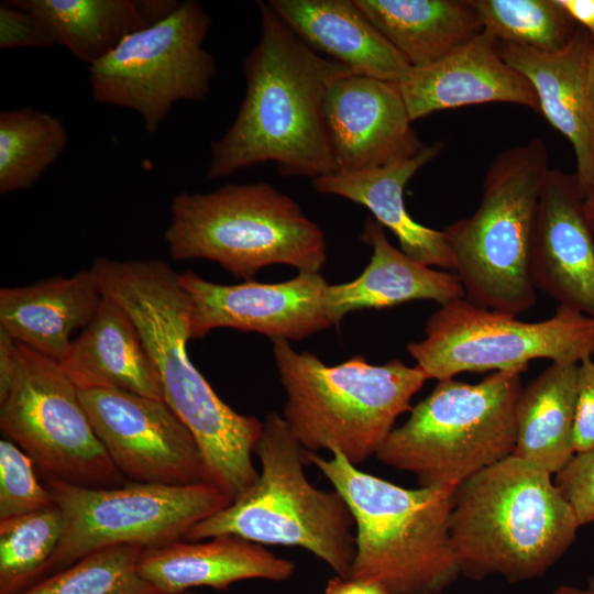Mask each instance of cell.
I'll list each match as a JSON object with an SVG mask.
<instances>
[{"label": "cell", "mask_w": 594, "mask_h": 594, "mask_svg": "<svg viewBox=\"0 0 594 594\" xmlns=\"http://www.w3.org/2000/svg\"><path fill=\"white\" fill-rule=\"evenodd\" d=\"M90 271L102 296L130 315L160 376L163 400L193 433L204 482L232 501L258 479L252 455L263 421L226 404L187 353L191 304L179 274L157 258L97 257Z\"/></svg>", "instance_id": "6da1fadb"}, {"label": "cell", "mask_w": 594, "mask_h": 594, "mask_svg": "<svg viewBox=\"0 0 594 594\" xmlns=\"http://www.w3.org/2000/svg\"><path fill=\"white\" fill-rule=\"evenodd\" d=\"M257 8L260 36L243 63L245 96L232 124L211 144L207 175L227 177L267 162L285 176L336 173L324 99L333 80L353 72L309 47L267 1Z\"/></svg>", "instance_id": "7a4b0ae2"}, {"label": "cell", "mask_w": 594, "mask_h": 594, "mask_svg": "<svg viewBox=\"0 0 594 594\" xmlns=\"http://www.w3.org/2000/svg\"><path fill=\"white\" fill-rule=\"evenodd\" d=\"M576 514L544 469L515 455L454 490L450 536L460 572L510 583L543 575L572 546Z\"/></svg>", "instance_id": "3957f363"}, {"label": "cell", "mask_w": 594, "mask_h": 594, "mask_svg": "<svg viewBox=\"0 0 594 594\" xmlns=\"http://www.w3.org/2000/svg\"><path fill=\"white\" fill-rule=\"evenodd\" d=\"M306 452L348 504L355 557L350 578L389 594H441L461 574L450 536L455 487L405 488L359 470L340 452Z\"/></svg>", "instance_id": "277c9868"}, {"label": "cell", "mask_w": 594, "mask_h": 594, "mask_svg": "<svg viewBox=\"0 0 594 594\" xmlns=\"http://www.w3.org/2000/svg\"><path fill=\"white\" fill-rule=\"evenodd\" d=\"M273 354L292 435L305 450L338 451L355 466L376 455L427 381L418 366L397 359L374 365L354 355L327 365L286 340L273 341Z\"/></svg>", "instance_id": "5b68a950"}, {"label": "cell", "mask_w": 594, "mask_h": 594, "mask_svg": "<svg viewBox=\"0 0 594 594\" xmlns=\"http://www.w3.org/2000/svg\"><path fill=\"white\" fill-rule=\"evenodd\" d=\"M306 452L284 418L270 413L254 454L256 482L229 506L196 524L185 541L234 535L258 544L300 547L338 576L350 578L355 557L354 520L336 491L316 488L307 479Z\"/></svg>", "instance_id": "8992f818"}, {"label": "cell", "mask_w": 594, "mask_h": 594, "mask_svg": "<svg viewBox=\"0 0 594 594\" xmlns=\"http://www.w3.org/2000/svg\"><path fill=\"white\" fill-rule=\"evenodd\" d=\"M169 210L164 239L175 261H213L237 278L252 280L272 264L319 272L327 260L320 227L292 197L267 183L180 191Z\"/></svg>", "instance_id": "52a82bcc"}, {"label": "cell", "mask_w": 594, "mask_h": 594, "mask_svg": "<svg viewBox=\"0 0 594 594\" xmlns=\"http://www.w3.org/2000/svg\"><path fill=\"white\" fill-rule=\"evenodd\" d=\"M549 169L540 139L503 151L487 168L475 212L442 230L470 302L513 316L536 304L530 255Z\"/></svg>", "instance_id": "ba28073f"}, {"label": "cell", "mask_w": 594, "mask_h": 594, "mask_svg": "<svg viewBox=\"0 0 594 594\" xmlns=\"http://www.w3.org/2000/svg\"><path fill=\"white\" fill-rule=\"evenodd\" d=\"M521 391L519 371L493 372L475 384L438 381L376 457L415 474L420 486L457 487L513 454Z\"/></svg>", "instance_id": "9c48e42d"}, {"label": "cell", "mask_w": 594, "mask_h": 594, "mask_svg": "<svg viewBox=\"0 0 594 594\" xmlns=\"http://www.w3.org/2000/svg\"><path fill=\"white\" fill-rule=\"evenodd\" d=\"M427 380L452 378L463 372L519 371L532 360L579 363L594 355V319L560 306L546 320L483 308L465 298L433 312L425 338L407 345Z\"/></svg>", "instance_id": "30bf717a"}, {"label": "cell", "mask_w": 594, "mask_h": 594, "mask_svg": "<svg viewBox=\"0 0 594 594\" xmlns=\"http://www.w3.org/2000/svg\"><path fill=\"white\" fill-rule=\"evenodd\" d=\"M45 485L64 516L63 536L45 578L106 548L152 549L184 540L196 524L232 503L205 482L94 488L47 480Z\"/></svg>", "instance_id": "8fae6325"}, {"label": "cell", "mask_w": 594, "mask_h": 594, "mask_svg": "<svg viewBox=\"0 0 594 594\" xmlns=\"http://www.w3.org/2000/svg\"><path fill=\"white\" fill-rule=\"evenodd\" d=\"M211 16L197 0H185L166 18L125 37L88 66L97 103L140 114L155 133L179 101H201L211 91L217 63L205 46Z\"/></svg>", "instance_id": "7c38bea8"}, {"label": "cell", "mask_w": 594, "mask_h": 594, "mask_svg": "<svg viewBox=\"0 0 594 594\" xmlns=\"http://www.w3.org/2000/svg\"><path fill=\"white\" fill-rule=\"evenodd\" d=\"M12 383L0 397V430L33 461L47 480L76 486L108 488L123 485L95 433L78 388L56 361L16 342Z\"/></svg>", "instance_id": "4fadbf2b"}, {"label": "cell", "mask_w": 594, "mask_h": 594, "mask_svg": "<svg viewBox=\"0 0 594 594\" xmlns=\"http://www.w3.org/2000/svg\"><path fill=\"white\" fill-rule=\"evenodd\" d=\"M92 429L117 470L132 482H204L197 442L163 400L111 389H78Z\"/></svg>", "instance_id": "5bb4252c"}, {"label": "cell", "mask_w": 594, "mask_h": 594, "mask_svg": "<svg viewBox=\"0 0 594 594\" xmlns=\"http://www.w3.org/2000/svg\"><path fill=\"white\" fill-rule=\"evenodd\" d=\"M179 283L190 298L191 340L233 328L272 341H297L334 324L326 307L329 284L319 272H299L282 283L222 285L187 271Z\"/></svg>", "instance_id": "9a60e30c"}, {"label": "cell", "mask_w": 594, "mask_h": 594, "mask_svg": "<svg viewBox=\"0 0 594 594\" xmlns=\"http://www.w3.org/2000/svg\"><path fill=\"white\" fill-rule=\"evenodd\" d=\"M323 114L338 170L386 166L410 158L426 146L411 128L394 82L353 73L343 75L330 85Z\"/></svg>", "instance_id": "2e32d148"}, {"label": "cell", "mask_w": 594, "mask_h": 594, "mask_svg": "<svg viewBox=\"0 0 594 594\" xmlns=\"http://www.w3.org/2000/svg\"><path fill=\"white\" fill-rule=\"evenodd\" d=\"M536 289L594 319V232L575 174L549 169L540 194L530 255Z\"/></svg>", "instance_id": "e0dca14e"}, {"label": "cell", "mask_w": 594, "mask_h": 594, "mask_svg": "<svg viewBox=\"0 0 594 594\" xmlns=\"http://www.w3.org/2000/svg\"><path fill=\"white\" fill-rule=\"evenodd\" d=\"M397 86L411 121L487 102L515 103L540 113L532 85L504 61L498 41L485 31L431 65L411 66Z\"/></svg>", "instance_id": "ac0fdd59"}, {"label": "cell", "mask_w": 594, "mask_h": 594, "mask_svg": "<svg viewBox=\"0 0 594 594\" xmlns=\"http://www.w3.org/2000/svg\"><path fill=\"white\" fill-rule=\"evenodd\" d=\"M592 35L578 26L570 43L554 53L498 42L504 61L532 85L540 112L572 144L582 197L594 184V117L587 97Z\"/></svg>", "instance_id": "d6986e66"}, {"label": "cell", "mask_w": 594, "mask_h": 594, "mask_svg": "<svg viewBox=\"0 0 594 594\" xmlns=\"http://www.w3.org/2000/svg\"><path fill=\"white\" fill-rule=\"evenodd\" d=\"M294 570L292 561L234 535L143 549L138 562L141 578L161 594H178L197 586L224 591L250 579L285 581Z\"/></svg>", "instance_id": "ffe728a7"}, {"label": "cell", "mask_w": 594, "mask_h": 594, "mask_svg": "<svg viewBox=\"0 0 594 594\" xmlns=\"http://www.w3.org/2000/svg\"><path fill=\"white\" fill-rule=\"evenodd\" d=\"M267 2L309 47L354 74L398 84L411 67L354 0Z\"/></svg>", "instance_id": "44dd1931"}, {"label": "cell", "mask_w": 594, "mask_h": 594, "mask_svg": "<svg viewBox=\"0 0 594 594\" xmlns=\"http://www.w3.org/2000/svg\"><path fill=\"white\" fill-rule=\"evenodd\" d=\"M102 295L90 270L0 289V329L57 363L72 334L94 318Z\"/></svg>", "instance_id": "7402d4cb"}, {"label": "cell", "mask_w": 594, "mask_h": 594, "mask_svg": "<svg viewBox=\"0 0 594 594\" xmlns=\"http://www.w3.org/2000/svg\"><path fill=\"white\" fill-rule=\"evenodd\" d=\"M58 364L78 389L111 388L163 399L156 366L136 326L109 297L102 296Z\"/></svg>", "instance_id": "603a6c76"}, {"label": "cell", "mask_w": 594, "mask_h": 594, "mask_svg": "<svg viewBox=\"0 0 594 594\" xmlns=\"http://www.w3.org/2000/svg\"><path fill=\"white\" fill-rule=\"evenodd\" d=\"M361 240L373 250L367 266L355 279L329 285L327 289L326 307L334 324L354 310L422 299L442 306L464 298L463 286L454 272L435 270L396 249L375 219H366Z\"/></svg>", "instance_id": "cb8c5ba5"}, {"label": "cell", "mask_w": 594, "mask_h": 594, "mask_svg": "<svg viewBox=\"0 0 594 594\" xmlns=\"http://www.w3.org/2000/svg\"><path fill=\"white\" fill-rule=\"evenodd\" d=\"M441 150V143L429 144L410 158L377 168L338 170L312 179V186L320 194L342 197L367 208L381 226L396 235L400 250L410 257L453 272V258L443 231L416 222L404 201L409 179Z\"/></svg>", "instance_id": "d4e9b609"}, {"label": "cell", "mask_w": 594, "mask_h": 594, "mask_svg": "<svg viewBox=\"0 0 594 594\" xmlns=\"http://www.w3.org/2000/svg\"><path fill=\"white\" fill-rule=\"evenodd\" d=\"M31 13L55 45L88 66L129 35L160 22L177 0H9Z\"/></svg>", "instance_id": "484cf974"}, {"label": "cell", "mask_w": 594, "mask_h": 594, "mask_svg": "<svg viewBox=\"0 0 594 594\" xmlns=\"http://www.w3.org/2000/svg\"><path fill=\"white\" fill-rule=\"evenodd\" d=\"M413 67L448 56L483 32L471 0H354Z\"/></svg>", "instance_id": "4316f807"}, {"label": "cell", "mask_w": 594, "mask_h": 594, "mask_svg": "<svg viewBox=\"0 0 594 594\" xmlns=\"http://www.w3.org/2000/svg\"><path fill=\"white\" fill-rule=\"evenodd\" d=\"M579 363L552 362L522 387L512 455L552 475L574 457L573 428Z\"/></svg>", "instance_id": "83f0119b"}, {"label": "cell", "mask_w": 594, "mask_h": 594, "mask_svg": "<svg viewBox=\"0 0 594 594\" xmlns=\"http://www.w3.org/2000/svg\"><path fill=\"white\" fill-rule=\"evenodd\" d=\"M68 143L62 120L33 107L0 112V194L33 187Z\"/></svg>", "instance_id": "f1b7e54d"}, {"label": "cell", "mask_w": 594, "mask_h": 594, "mask_svg": "<svg viewBox=\"0 0 594 594\" xmlns=\"http://www.w3.org/2000/svg\"><path fill=\"white\" fill-rule=\"evenodd\" d=\"M63 531L64 516L55 503L0 519V594H16L44 579Z\"/></svg>", "instance_id": "f546056e"}, {"label": "cell", "mask_w": 594, "mask_h": 594, "mask_svg": "<svg viewBox=\"0 0 594 594\" xmlns=\"http://www.w3.org/2000/svg\"><path fill=\"white\" fill-rule=\"evenodd\" d=\"M483 31L498 42L554 53L572 40L579 24L558 0H471Z\"/></svg>", "instance_id": "4dcf8cb0"}, {"label": "cell", "mask_w": 594, "mask_h": 594, "mask_svg": "<svg viewBox=\"0 0 594 594\" xmlns=\"http://www.w3.org/2000/svg\"><path fill=\"white\" fill-rule=\"evenodd\" d=\"M142 551L138 546L102 549L16 594H161L139 574Z\"/></svg>", "instance_id": "1f68e13d"}, {"label": "cell", "mask_w": 594, "mask_h": 594, "mask_svg": "<svg viewBox=\"0 0 594 594\" xmlns=\"http://www.w3.org/2000/svg\"><path fill=\"white\" fill-rule=\"evenodd\" d=\"M30 457L12 441H0V519L32 513L54 504L37 479Z\"/></svg>", "instance_id": "d6a6232c"}, {"label": "cell", "mask_w": 594, "mask_h": 594, "mask_svg": "<svg viewBox=\"0 0 594 594\" xmlns=\"http://www.w3.org/2000/svg\"><path fill=\"white\" fill-rule=\"evenodd\" d=\"M554 483L584 526L594 522V449L574 454L556 474Z\"/></svg>", "instance_id": "836d02e7"}, {"label": "cell", "mask_w": 594, "mask_h": 594, "mask_svg": "<svg viewBox=\"0 0 594 594\" xmlns=\"http://www.w3.org/2000/svg\"><path fill=\"white\" fill-rule=\"evenodd\" d=\"M54 44L40 22L9 0L0 4V50L51 48Z\"/></svg>", "instance_id": "e575fe53"}, {"label": "cell", "mask_w": 594, "mask_h": 594, "mask_svg": "<svg viewBox=\"0 0 594 594\" xmlns=\"http://www.w3.org/2000/svg\"><path fill=\"white\" fill-rule=\"evenodd\" d=\"M573 441L575 454L594 449V360L592 358L578 364Z\"/></svg>", "instance_id": "d590c367"}, {"label": "cell", "mask_w": 594, "mask_h": 594, "mask_svg": "<svg viewBox=\"0 0 594 594\" xmlns=\"http://www.w3.org/2000/svg\"><path fill=\"white\" fill-rule=\"evenodd\" d=\"M16 363V341L0 329V397L4 396L12 383Z\"/></svg>", "instance_id": "8d00e7d4"}, {"label": "cell", "mask_w": 594, "mask_h": 594, "mask_svg": "<svg viewBox=\"0 0 594 594\" xmlns=\"http://www.w3.org/2000/svg\"><path fill=\"white\" fill-rule=\"evenodd\" d=\"M324 594H389L381 584L355 579L336 576L326 587Z\"/></svg>", "instance_id": "74e56055"}, {"label": "cell", "mask_w": 594, "mask_h": 594, "mask_svg": "<svg viewBox=\"0 0 594 594\" xmlns=\"http://www.w3.org/2000/svg\"><path fill=\"white\" fill-rule=\"evenodd\" d=\"M558 2L594 38V0H558Z\"/></svg>", "instance_id": "f35d334b"}, {"label": "cell", "mask_w": 594, "mask_h": 594, "mask_svg": "<svg viewBox=\"0 0 594 594\" xmlns=\"http://www.w3.org/2000/svg\"><path fill=\"white\" fill-rule=\"evenodd\" d=\"M587 97L594 117V42L590 50L587 64Z\"/></svg>", "instance_id": "ab89813d"}, {"label": "cell", "mask_w": 594, "mask_h": 594, "mask_svg": "<svg viewBox=\"0 0 594 594\" xmlns=\"http://www.w3.org/2000/svg\"><path fill=\"white\" fill-rule=\"evenodd\" d=\"M553 594H594V575L588 579L587 585L583 588L560 585L554 590Z\"/></svg>", "instance_id": "60d3db41"}, {"label": "cell", "mask_w": 594, "mask_h": 594, "mask_svg": "<svg viewBox=\"0 0 594 594\" xmlns=\"http://www.w3.org/2000/svg\"><path fill=\"white\" fill-rule=\"evenodd\" d=\"M583 210L594 232V184L583 197Z\"/></svg>", "instance_id": "b9f144b4"}, {"label": "cell", "mask_w": 594, "mask_h": 594, "mask_svg": "<svg viewBox=\"0 0 594 594\" xmlns=\"http://www.w3.org/2000/svg\"><path fill=\"white\" fill-rule=\"evenodd\" d=\"M178 594H198V593L191 592V591H185V592H182V593H178Z\"/></svg>", "instance_id": "7bdbcfd3"}]
</instances>
